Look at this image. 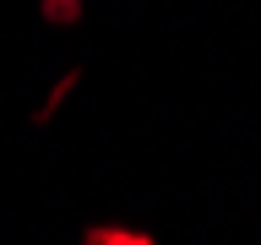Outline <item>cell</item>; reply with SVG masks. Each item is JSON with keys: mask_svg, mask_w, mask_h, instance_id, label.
I'll return each mask as SVG.
<instances>
[{"mask_svg": "<svg viewBox=\"0 0 261 245\" xmlns=\"http://www.w3.org/2000/svg\"><path fill=\"white\" fill-rule=\"evenodd\" d=\"M76 82H82V71H65V77L55 82V93H49L44 104H38V109H33V126H49V120H55V114H60V98L71 93V87H76Z\"/></svg>", "mask_w": 261, "mask_h": 245, "instance_id": "3957f363", "label": "cell"}, {"mask_svg": "<svg viewBox=\"0 0 261 245\" xmlns=\"http://www.w3.org/2000/svg\"><path fill=\"white\" fill-rule=\"evenodd\" d=\"M82 245H158L147 229H120V224H93L82 229Z\"/></svg>", "mask_w": 261, "mask_h": 245, "instance_id": "6da1fadb", "label": "cell"}, {"mask_svg": "<svg viewBox=\"0 0 261 245\" xmlns=\"http://www.w3.org/2000/svg\"><path fill=\"white\" fill-rule=\"evenodd\" d=\"M38 11H44L55 28H76L82 16H87V0H38Z\"/></svg>", "mask_w": 261, "mask_h": 245, "instance_id": "7a4b0ae2", "label": "cell"}]
</instances>
